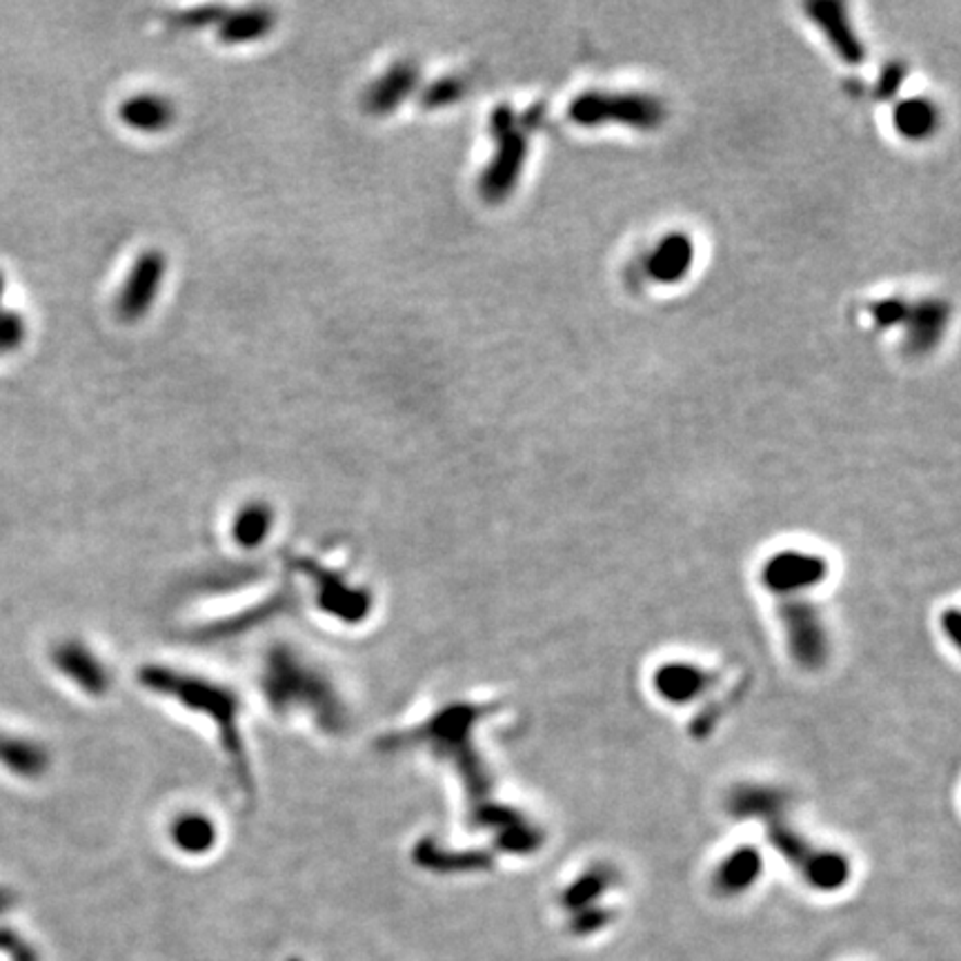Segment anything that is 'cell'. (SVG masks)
Masks as SVG:
<instances>
[{
    "instance_id": "obj_4",
    "label": "cell",
    "mask_w": 961,
    "mask_h": 961,
    "mask_svg": "<svg viewBox=\"0 0 961 961\" xmlns=\"http://www.w3.org/2000/svg\"><path fill=\"white\" fill-rule=\"evenodd\" d=\"M419 68L412 61L392 65L365 94V109L374 117H385L397 109L419 85Z\"/></svg>"
},
{
    "instance_id": "obj_3",
    "label": "cell",
    "mask_w": 961,
    "mask_h": 961,
    "mask_svg": "<svg viewBox=\"0 0 961 961\" xmlns=\"http://www.w3.org/2000/svg\"><path fill=\"white\" fill-rule=\"evenodd\" d=\"M165 256L156 250H149L139 256V261L132 267V274L128 276L125 288L119 297V314L125 321H139L145 316L158 295V288L165 276Z\"/></svg>"
},
{
    "instance_id": "obj_11",
    "label": "cell",
    "mask_w": 961,
    "mask_h": 961,
    "mask_svg": "<svg viewBox=\"0 0 961 961\" xmlns=\"http://www.w3.org/2000/svg\"><path fill=\"white\" fill-rule=\"evenodd\" d=\"M53 661L70 676V680H74L76 684H81L87 690H96L103 682L96 661L76 644L61 646L59 650H56Z\"/></svg>"
},
{
    "instance_id": "obj_17",
    "label": "cell",
    "mask_w": 961,
    "mask_h": 961,
    "mask_svg": "<svg viewBox=\"0 0 961 961\" xmlns=\"http://www.w3.org/2000/svg\"><path fill=\"white\" fill-rule=\"evenodd\" d=\"M225 14H228V12H225V8H220V5H207V8L192 10V12L183 14V16H181V23L188 25V27H203V25H209V23H214V21H223Z\"/></svg>"
},
{
    "instance_id": "obj_13",
    "label": "cell",
    "mask_w": 961,
    "mask_h": 961,
    "mask_svg": "<svg viewBox=\"0 0 961 961\" xmlns=\"http://www.w3.org/2000/svg\"><path fill=\"white\" fill-rule=\"evenodd\" d=\"M5 290H8V278L5 272L0 269V355L16 352L27 338V323L23 314L14 310H5L3 305Z\"/></svg>"
},
{
    "instance_id": "obj_6",
    "label": "cell",
    "mask_w": 961,
    "mask_h": 961,
    "mask_svg": "<svg viewBox=\"0 0 961 961\" xmlns=\"http://www.w3.org/2000/svg\"><path fill=\"white\" fill-rule=\"evenodd\" d=\"M175 105L169 103L163 96H154V94H141L134 96L130 100H125L119 109L121 121L136 130V132H145V134H154V132H163L175 121Z\"/></svg>"
},
{
    "instance_id": "obj_15",
    "label": "cell",
    "mask_w": 961,
    "mask_h": 961,
    "mask_svg": "<svg viewBox=\"0 0 961 961\" xmlns=\"http://www.w3.org/2000/svg\"><path fill=\"white\" fill-rule=\"evenodd\" d=\"M267 521H269V515L263 510V507H250V510L239 521V532L243 539L256 541L261 537V532L267 528Z\"/></svg>"
},
{
    "instance_id": "obj_5",
    "label": "cell",
    "mask_w": 961,
    "mask_h": 961,
    "mask_svg": "<svg viewBox=\"0 0 961 961\" xmlns=\"http://www.w3.org/2000/svg\"><path fill=\"white\" fill-rule=\"evenodd\" d=\"M808 12H810L813 21L824 29L826 38L830 40V45L834 47V51L841 56L845 63L857 65L864 61V47H862L857 34L853 32L843 5L815 3V5H808Z\"/></svg>"
},
{
    "instance_id": "obj_18",
    "label": "cell",
    "mask_w": 961,
    "mask_h": 961,
    "mask_svg": "<svg viewBox=\"0 0 961 961\" xmlns=\"http://www.w3.org/2000/svg\"><path fill=\"white\" fill-rule=\"evenodd\" d=\"M901 79H903V72H901L899 68H890V70H886V74H884V79H881V85H879V94H881V96H892V94L897 92Z\"/></svg>"
},
{
    "instance_id": "obj_19",
    "label": "cell",
    "mask_w": 961,
    "mask_h": 961,
    "mask_svg": "<svg viewBox=\"0 0 961 961\" xmlns=\"http://www.w3.org/2000/svg\"><path fill=\"white\" fill-rule=\"evenodd\" d=\"M12 903H14L12 892L8 888H0V915H3L5 911H10Z\"/></svg>"
},
{
    "instance_id": "obj_7",
    "label": "cell",
    "mask_w": 961,
    "mask_h": 961,
    "mask_svg": "<svg viewBox=\"0 0 961 961\" xmlns=\"http://www.w3.org/2000/svg\"><path fill=\"white\" fill-rule=\"evenodd\" d=\"M948 321V308L939 301H924L917 308H909L906 314V329H909V346L913 352H928L939 344V338L946 329Z\"/></svg>"
},
{
    "instance_id": "obj_16",
    "label": "cell",
    "mask_w": 961,
    "mask_h": 961,
    "mask_svg": "<svg viewBox=\"0 0 961 961\" xmlns=\"http://www.w3.org/2000/svg\"><path fill=\"white\" fill-rule=\"evenodd\" d=\"M906 314H909V305L903 303V301H897V299H892V301H881V303L875 308V319H877L879 325H897V323H903V321H906Z\"/></svg>"
},
{
    "instance_id": "obj_10",
    "label": "cell",
    "mask_w": 961,
    "mask_h": 961,
    "mask_svg": "<svg viewBox=\"0 0 961 961\" xmlns=\"http://www.w3.org/2000/svg\"><path fill=\"white\" fill-rule=\"evenodd\" d=\"M693 263V243L686 237H668L650 259V274L661 283L680 280Z\"/></svg>"
},
{
    "instance_id": "obj_14",
    "label": "cell",
    "mask_w": 961,
    "mask_h": 961,
    "mask_svg": "<svg viewBox=\"0 0 961 961\" xmlns=\"http://www.w3.org/2000/svg\"><path fill=\"white\" fill-rule=\"evenodd\" d=\"M464 96V83L459 79H441L436 83H432L428 89H423L421 94V105L425 109H439L445 107L449 103H455Z\"/></svg>"
},
{
    "instance_id": "obj_2",
    "label": "cell",
    "mask_w": 961,
    "mask_h": 961,
    "mask_svg": "<svg viewBox=\"0 0 961 961\" xmlns=\"http://www.w3.org/2000/svg\"><path fill=\"white\" fill-rule=\"evenodd\" d=\"M570 115L581 125L624 123L637 130H652L663 119V107L650 96L637 94H586L573 103Z\"/></svg>"
},
{
    "instance_id": "obj_12",
    "label": "cell",
    "mask_w": 961,
    "mask_h": 961,
    "mask_svg": "<svg viewBox=\"0 0 961 961\" xmlns=\"http://www.w3.org/2000/svg\"><path fill=\"white\" fill-rule=\"evenodd\" d=\"M894 123H897V130L903 136L922 139V136H928L935 130V125H937V111L926 100H920V98L917 100H909V103H901L897 107Z\"/></svg>"
},
{
    "instance_id": "obj_1",
    "label": "cell",
    "mask_w": 961,
    "mask_h": 961,
    "mask_svg": "<svg viewBox=\"0 0 961 961\" xmlns=\"http://www.w3.org/2000/svg\"><path fill=\"white\" fill-rule=\"evenodd\" d=\"M492 136L496 141V154L492 156V163L485 167L479 190L485 201L501 203L510 196V192L519 183L528 156L526 136L517 125L513 109L507 105L494 109Z\"/></svg>"
},
{
    "instance_id": "obj_9",
    "label": "cell",
    "mask_w": 961,
    "mask_h": 961,
    "mask_svg": "<svg viewBox=\"0 0 961 961\" xmlns=\"http://www.w3.org/2000/svg\"><path fill=\"white\" fill-rule=\"evenodd\" d=\"M0 766L19 777L34 779L47 770V753L38 744L0 732Z\"/></svg>"
},
{
    "instance_id": "obj_8",
    "label": "cell",
    "mask_w": 961,
    "mask_h": 961,
    "mask_svg": "<svg viewBox=\"0 0 961 961\" xmlns=\"http://www.w3.org/2000/svg\"><path fill=\"white\" fill-rule=\"evenodd\" d=\"M276 23V16L267 8H248L235 14H225L218 27V38L228 45H241L263 38Z\"/></svg>"
}]
</instances>
